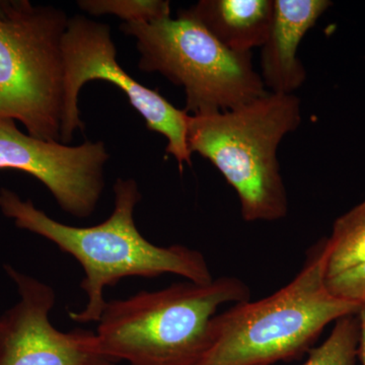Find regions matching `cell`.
I'll return each mask as SVG.
<instances>
[{
	"instance_id": "cell-1",
	"label": "cell",
	"mask_w": 365,
	"mask_h": 365,
	"mask_svg": "<svg viewBox=\"0 0 365 365\" xmlns=\"http://www.w3.org/2000/svg\"><path fill=\"white\" fill-rule=\"evenodd\" d=\"M114 194V210L107 220L93 227H76L53 220L30 199L24 201L16 192L0 189V210L6 217L21 230L56 245L85 271L81 287L88 302L81 312L69 314L76 323H98L107 304L106 288L123 278L175 274L198 284L215 279L201 252L181 245L155 246L140 234L134 210L143 196L135 180L119 178Z\"/></svg>"
},
{
	"instance_id": "cell-2",
	"label": "cell",
	"mask_w": 365,
	"mask_h": 365,
	"mask_svg": "<svg viewBox=\"0 0 365 365\" xmlns=\"http://www.w3.org/2000/svg\"><path fill=\"white\" fill-rule=\"evenodd\" d=\"M326 239L307 252L304 267L264 299L235 304L211 319L210 344L197 365H272L311 350L327 326L359 313L360 304L327 287Z\"/></svg>"
},
{
	"instance_id": "cell-3",
	"label": "cell",
	"mask_w": 365,
	"mask_h": 365,
	"mask_svg": "<svg viewBox=\"0 0 365 365\" xmlns=\"http://www.w3.org/2000/svg\"><path fill=\"white\" fill-rule=\"evenodd\" d=\"M250 299L245 281L222 276L111 300L98 322V347L130 365H197L207 352L211 319L220 307Z\"/></svg>"
},
{
	"instance_id": "cell-4",
	"label": "cell",
	"mask_w": 365,
	"mask_h": 365,
	"mask_svg": "<svg viewBox=\"0 0 365 365\" xmlns=\"http://www.w3.org/2000/svg\"><path fill=\"white\" fill-rule=\"evenodd\" d=\"M300 122L294 93L267 91L228 111L190 115L187 140L191 153L212 163L237 192L245 222H275L288 212L278 148Z\"/></svg>"
},
{
	"instance_id": "cell-5",
	"label": "cell",
	"mask_w": 365,
	"mask_h": 365,
	"mask_svg": "<svg viewBox=\"0 0 365 365\" xmlns=\"http://www.w3.org/2000/svg\"><path fill=\"white\" fill-rule=\"evenodd\" d=\"M120 30L135 39L141 71L158 72L184 88L191 116L228 111L268 91L253 53L227 49L182 11L177 19L123 23Z\"/></svg>"
},
{
	"instance_id": "cell-6",
	"label": "cell",
	"mask_w": 365,
	"mask_h": 365,
	"mask_svg": "<svg viewBox=\"0 0 365 365\" xmlns=\"http://www.w3.org/2000/svg\"><path fill=\"white\" fill-rule=\"evenodd\" d=\"M68 21L54 6L0 1V119L21 122L42 140L60 143Z\"/></svg>"
},
{
	"instance_id": "cell-7",
	"label": "cell",
	"mask_w": 365,
	"mask_h": 365,
	"mask_svg": "<svg viewBox=\"0 0 365 365\" xmlns=\"http://www.w3.org/2000/svg\"><path fill=\"white\" fill-rule=\"evenodd\" d=\"M61 50L63 117L60 143L69 144L74 132L85 130L78 108V95L83 86L88 81H104L125 93L132 107L143 118L148 130L165 137V153L174 157L181 172L184 165H191L192 153L187 140L190 115L170 104L157 91L139 83L118 63L116 46L109 26L81 14L69 19Z\"/></svg>"
},
{
	"instance_id": "cell-8",
	"label": "cell",
	"mask_w": 365,
	"mask_h": 365,
	"mask_svg": "<svg viewBox=\"0 0 365 365\" xmlns=\"http://www.w3.org/2000/svg\"><path fill=\"white\" fill-rule=\"evenodd\" d=\"M110 155L103 141L78 146L24 133L11 119H0V169L18 170L49 190L62 210L78 218L95 212L105 188Z\"/></svg>"
},
{
	"instance_id": "cell-9",
	"label": "cell",
	"mask_w": 365,
	"mask_h": 365,
	"mask_svg": "<svg viewBox=\"0 0 365 365\" xmlns=\"http://www.w3.org/2000/svg\"><path fill=\"white\" fill-rule=\"evenodd\" d=\"M20 300L0 314V365H116L101 351L93 331L62 332L50 321L56 294L50 285L4 266Z\"/></svg>"
},
{
	"instance_id": "cell-10",
	"label": "cell",
	"mask_w": 365,
	"mask_h": 365,
	"mask_svg": "<svg viewBox=\"0 0 365 365\" xmlns=\"http://www.w3.org/2000/svg\"><path fill=\"white\" fill-rule=\"evenodd\" d=\"M331 6L328 0H274L270 32L261 47L260 76L266 90L292 95L304 85L307 71L297 49Z\"/></svg>"
},
{
	"instance_id": "cell-11",
	"label": "cell",
	"mask_w": 365,
	"mask_h": 365,
	"mask_svg": "<svg viewBox=\"0 0 365 365\" xmlns=\"http://www.w3.org/2000/svg\"><path fill=\"white\" fill-rule=\"evenodd\" d=\"M274 0H200L182 13L234 52H252L267 40Z\"/></svg>"
},
{
	"instance_id": "cell-12",
	"label": "cell",
	"mask_w": 365,
	"mask_h": 365,
	"mask_svg": "<svg viewBox=\"0 0 365 365\" xmlns=\"http://www.w3.org/2000/svg\"><path fill=\"white\" fill-rule=\"evenodd\" d=\"M326 245L327 279L365 262V199L335 220Z\"/></svg>"
},
{
	"instance_id": "cell-13",
	"label": "cell",
	"mask_w": 365,
	"mask_h": 365,
	"mask_svg": "<svg viewBox=\"0 0 365 365\" xmlns=\"http://www.w3.org/2000/svg\"><path fill=\"white\" fill-rule=\"evenodd\" d=\"M359 325L356 314L335 322L323 344L309 350L302 365H355L359 356Z\"/></svg>"
},
{
	"instance_id": "cell-14",
	"label": "cell",
	"mask_w": 365,
	"mask_h": 365,
	"mask_svg": "<svg viewBox=\"0 0 365 365\" xmlns=\"http://www.w3.org/2000/svg\"><path fill=\"white\" fill-rule=\"evenodd\" d=\"M78 4L91 16L113 14L124 23H150L170 16L167 0H81Z\"/></svg>"
},
{
	"instance_id": "cell-15",
	"label": "cell",
	"mask_w": 365,
	"mask_h": 365,
	"mask_svg": "<svg viewBox=\"0 0 365 365\" xmlns=\"http://www.w3.org/2000/svg\"><path fill=\"white\" fill-rule=\"evenodd\" d=\"M326 283L335 297L361 304L365 302V262L328 278Z\"/></svg>"
},
{
	"instance_id": "cell-16",
	"label": "cell",
	"mask_w": 365,
	"mask_h": 365,
	"mask_svg": "<svg viewBox=\"0 0 365 365\" xmlns=\"http://www.w3.org/2000/svg\"><path fill=\"white\" fill-rule=\"evenodd\" d=\"M359 325V356L362 365H365V302L360 304L356 314Z\"/></svg>"
}]
</instances>
